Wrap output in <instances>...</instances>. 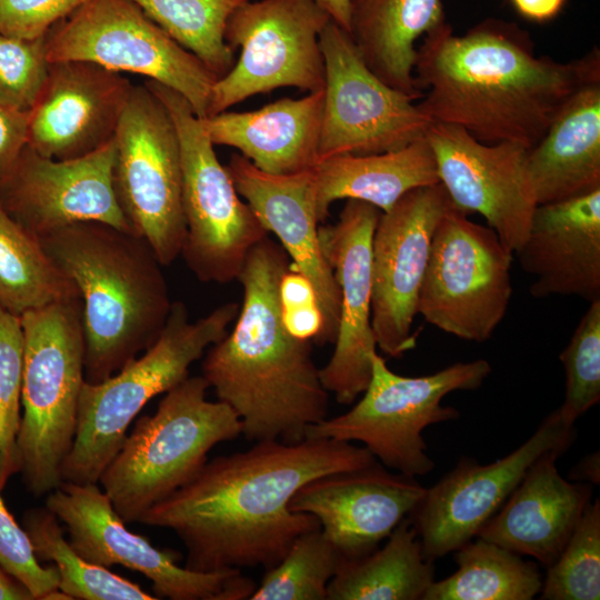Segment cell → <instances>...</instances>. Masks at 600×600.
I'll return each instance as SVG.
<instances>
[{
	"instance_id": "13",
	"label": "cell",
	"mask_w": 600,
	"mask_h": 600,
	"mask_svg": "<svg viewBox=\"0 0 600 600\" xmlns=\"http://www.w3.org/2000/svg\"><path fill=\"white\" fill-rule=\"evenodd\" d=\"M331 20L313 0H256L229 17L224 39L240 54L212 86L208 114L278 88L316 92L324 88L320 34Z\"/></svg>"
},
{
	"instance_id": "23",
	"label": "cell",
	"mask_w": 600,
	"mask_h": 600,
	"mask_svg": "<svg viewBox=\"0 0 600 600\" xmlns=\"http://www.w3.org/2000/svg\"><path fill=\"white\" fill-rule=\"evenodd\" d=\"M226 167L240 197L312 284L323 321L318 344L334 343L340 291L319 241L313 168L272 174L258 169L240 153H233Z\"/></svg>"
},
{
	"instance_id": "7",
	"label": "cell",
	"mask_w": 600,
	"mask_h": 600,
	"mask_svg": "<svg viewBox=\"0 0 600 600\" xmlns=\"http://www.w3.org/2000/svg\"><path fill=\"white\" fill-rule=\"evenodd\" d=\"M23 332L19 473L27 490L47 496L77 430L84 378L81 300L52 303L20 316Z\"/></svg>"
},
{
	"instance_id": "19",
	"label": "cell",
	"mask_w": 600,
	"mask_h": 600,
	"mask_svg": "<svg viewBox=\"0 0 600 600\" xmlns=\"http://www.w3.org/2000/svg\"><path fill=\"white\" fill-rule=\"evenodd\" d=\"M114 139L87 156L64 160L44 157L27 144L0 178V203L38 239L83 221L132 232L114 192Z\"/></svg>"
},
{
	"instance_id": "14",
	"label": "cell",
	"mask_w": 600,
	"mask_h": 600,
	"mask_svg": "<svg viewBox=\"0 0 600 600\" xmlns=\"http://www.w3.org/2000/svg\"><path fill=\"white\" fill-rule=\"evenodd\" d=\"M44 507L66 526L70 546L83 559L142 573L157 599L241 600L257 588L240 569L200 572L180 567L174 551L156 548L126 527L98 483L62 481L47 494Z\"/></svg>"
},
{
	"instance_id": "37",
	"label": "cell",
	"mask_w": 600,
	"mask_h": 600,
	"mask_svg": "<svg viewBox=\"0 0 600 600\" xmlns=\"http://www.w3.org/2000/svg\"><path fill=\"white\" fill-rule=\"evenodd\" d=\"M23 332L21 320L0 306V491L19 473Z\"/></svg>"
},
{
	"instance_id": "21",
	"label": "cell",
	"mask_w": 600,
	"mask_h": 600,
	"mask_svg": "<svg viewBox=\"0 0 600 600\" xmlns=\"http://www.w3.org/2000/svg\"><path fill=\"white\" fill-rule=\"evenodd\" d=\"M426 490L414 477L389 471L377 460L308 481L289 506L294 512L314 516L343 560H354L379 548L413 512Z\"/></svg>"
},
{
	"instance_id": "3",
	"label": "cell",
	"mask_w": 600,
	"mask_h": 600,
	"mask_svg": "<svg viewBox=\"0 0 600 600\" xmlns=\"http://www.w3.org/2000/svg\"><path fill=\"white\" fill-rule=\"evenodd\" d=\"M290 262L269 236L250 249L237 279L243 299L236 323L202 361V377L249 441L300 442L328 413L312 341L294 338L283 322L279 289Z\"/></svg>"
},
{
	"instance_id": "38",
	"label": "cell",
	"mask_w": 600,
	"mask_h": 600,
	"mask_svg": "<svg viewBox=\"0 0 600 600\" xmlns=\"http://www.w3.org/2000/svg\"><path fill=\"white\" fill-rule=\"evenodd\" d=\"M559 359L566 372V393L556 411L562 421L574 426L600 401V300L589 303Z\"/></svg>"
},
{
	"instance_id": "45",
	"label": "cell",
	"mask_w": 600,
	"mask_h": 600,
	"mask_svg": "<svg viewBox=\"0 0 600 600\" xmlns=\"http://www.w3.org/2000/svg\"><path fill=\"white\" fill-rule=\"evenodd\" d=\"M0 600H34L30 590L0 566Z\"/></svg>"
},
{
	"instance_id": "42",
	"label": "cell",
	"mask_w": 600,
	"mask_h": 600,
	"mask_svg": "<svg viewBox=\"0 0 600 600\" xmlns=\"http://www.w3.org/2000/svg\"><path fill=\"white\" fill-rule=\"evenodd\" d=\"M29 111L0 101V178L16 162L28 144Z\"/></svg>"
},
{
	"instance_id": "31",
	"label": "cell",
	"mask_w": 600,
	"mask_h": 600,
	"mask_svg": "<svg viewBox=\"0 0 600 600\" xmlns=\"http://www.w3.org/2000/svg\"><path fill=\"white\" fill-rule=\"evenodd\" d=\"M453 551L457 570L433 581L422 600H530L543 580L536 563L484 539Z\"/></svg>"
},
{
	"instance_id": "12",
	"label": "cell",
	"mask_w": 600,
	"mask_h": 600,
	"mask_svg": "<svg viewBox=\"0 0 600 600\" xmlns=\"http://www.w3.org/2000/svg\"><path fill=\"white\" fill-rule=\"evenodd\" d=\"M113 139L120 209L130 230L169 266L186 234L180 143L170 113L144 83L133 87Z\"/></svg>"
},
{
	"instance_id": "6",
	"label": "cell",
	"mask_w": 600,
	"mask_h": 600,
	"mask_svg": "<svg viewBox=\"0 0 600 600\" xmlns=\"http://www.w3.org/2000/svg\"><path fill=\"white\" fill-rule=\"evenodd\" d=\"M202 376L167 391L153 414L140 417L99 482L126 523L139 522L154 504L193 479L218 443L242 432L234 410L207 399Z\"/></svg>"
},
{
	"instance_id": "22",
	"label": "cell",
	"mask_w": 600,
	"mask_h": 600,
	"mask_svg": "<svg viewBox=\"0 0 600 600\" xmlns=\"http://www.w3.org/2000/svg\"><path fill=\"white\" fill-rule=\"evenodd\" d=\"M133 87L122 73L93 62H49L29 110L28 146L58 160L100 149L113 139Z\"/></svg>"
},
{
	"instance_id": "36",
	"label": "cell",
	"mask_w": 600,
	"mask_h": 600,
	"mask_svg": "<svg viewBox=\"0 0 600 600\" xmlns=\"http://www.w3.org/2000/svg\"><path fill=\"white\" fill-rule=\"evenodd\" d=\"M543 600H599L600 501L590 502L559 557L547 567Z\"/></svg>"
},
{
	"instance_id": "15",
	"label": "cell",
	"mask_w": 600,
	"mask_h": 600,
	"mask_svg": "<svg viewBox=\"0 0 600 600\" xmlns=\"http://www.w3.org/2000/svg\"><path fill=\"white\" fill-rule=\"evenodd\" d=\"M320 47L326 78L319 161L398 150L424 138L431 121L417 100L377 77L344 29L330 20Z\"/></svg>"
},
{
	"instance_id": "8",
	"label": "cell",
	"mask_w": 600,
	"mask_h": 600,
	"mask_svg": "<svg viewBox=\"0 0 600 600\" xmlns=\"http://www.w3.org/2000/svg\"><path fill=\"white\" fill-rule=\"evenodd\" d=\"M372 374L362 398L347 412L324 418L308 428L306 438L358 441L388 469L419 477L434 468L422 437L434 423L456 420L459 411L442 406L454 391L479 389L492 371L486 359L457 362L421 377L390 370L377 352Z\"/></svg>"
},
{
	"instance_id": "27",
	"label": "cell",
	"mask_w": 600,
	"mask_h": 600,
	"mask_svg": "<svg viewBox=\"0 0 600 600\" xmlns=\"http://www.w3.org/2000/svg\"><path fill=\"white\" fill-rule=\"evenodd\" d=\"M527 166L538 204L600 189V73L567 100Z\"/></svg>"
},
{
	"instance_id": "16",
	"label": "cell",
	"mask_w": 600,
	"mask_h": 600,
	"mask_svg": "<svg viewBox=\"0 0 600 600\" xmlns=\"http://www.w3.org/2000/svg\"><path fill=\"white\" fill-rule=\"evenodd\" d=\"M574 439V428L554 410L519 448L492 463L461 459L426 493L411 521L428 561L453 552L477 537L501 508L527 470L544 453H564Z\"/></svg>"
},
{
	"instance_id": "30",
	"label": "cell",
	"mask_w": 600,
	"mask_h": 600,
	"mask_svg": "<svg viewBox=\"0 0 600 600\" xmlns=\"http://www.w3.org/2000/svg\"><path fill=\"white\" fill-rule=\"evenodd\" d=\"M434 581L411 519H403L382 548L343 560L327 588V600H422Z\"/></svg>"
},
{
	"instance_id": "20",
	"label": "cell",
	"mask_w": 600,
	"mask_h": 600,
	"mask_svg": "<svg viewBox=\"0 0 600 600\" xmlns=\"http://www.w3.org/2000/svg\"><path fill=\"white\" fill-rule=\"evenodd\" d=\"M380 213L370 203L349 199L334 224L319 227L321 250L340 291L334 350L319 373L341 404L362 394L372 374L377 342L371 326V247Z\"/></svg>"
},
{
	"instance_id": "46",
	"label": "cell",
	"mask_w": 600,
	"mask_h": 600,
	"mask_svg": "<svg viewBox=\"0 0 600 600\" xmlns=\"http://www.w3.org/2000/svg\"><path fill=\"white\" fill-rule=\"evenodd\" d=\"M328 12L331 20L348 33L350 31V7L349 0H313Z\"/></svg>"
},
{
	"instance_id": "18",
	"label": "cell",
	"mask_w": 600,
	"mask_h": 600,
	"mask_svg": "<svg viewBox=\"0 0 600 600\" xmlns=\"http://www.w3.org/2000/svg\"><path fill=\"white\" fill-rule=\"evenodd\" d=\"M439 182L456 208L481 214L512 253L528 237L538 206L529 176L528 148L483 143L464 129L431 122L426 131Z\"/></svg>"
},
{
	"instance_id": "17",
	"label": "cell",
	"mask_w": 600,
	"mask_h": 600,
	"mask_svg": "<svg viewBox=\"0 0 600 600\" xmlns=\"http://www.w3.org/2000/svg\"><path fill=\"white\" fill-rule=\"evenodd\" d=\"M452 204L438 182L407 192L379 216L371 247V326L377 347L392 358L417 346L412 324L433 233Z\"/></svg>"
},
{
	"instance_id": "26",
	"label": "cell",
	"mask_w": 600,
	"mask_h": 600,
	"mask_svg": "<svg viewBox=\"0 0 600 600\" xmlns=\"http://www.w3.org/2000/svg\"><path fill=\"white\" fill-rule=\"evenodd\" d=\"M323 90L281 98L259 109L223 111L200 118L214 146L239 150L258 169L272 174L307 171L319 161Z\"/></svg>"
},
{
	"instance_id": "32",
	"label": "cell",
	"mask_w": 600,
	"mask_h": 600,
	"mask_svg": "<svg viewBox=\"0 0 600 600\" xmlns=\"http://www.w3.org/2000/svg\"><path fill=\"white\" fill-rule=\"evenodd\" d=\"M80 299L73 282L56 266L40 240L0 203V306L16 316Z\"/></svg>"
},
{
	"instance_id": "1",
	"label": "cell",
	"mask_w": 600,
	"mask_h": 600,
	"mask_svg": "<svg viewBox=\"0 0 600 600\" xmlns=\"http://www.w3.org/2000/svg\"><path fill=\"white\" fill-rule=\"evenodd\" d=\"M376 461L367 448L348 441H258L247 451L207 461L139 522L172 530L187 548L190 570H268L300 534L321 528L314 516L290 509L293 494L317 477Z\"/></svg>"
},
{
	"instance_id": "2",
	"label": "cell",
	"mask_w": 600,
	"mask_h": 600,
	"mask_svg": "<svg viewBox=\"0 0 600 600\" xmlns=\"http://www.w3.org/2000/svg\"><path fill=\"white\" fill-rule=\"evenodd\" d=\"M600 73V51L560 62L534 51L517 24L484 20L464 34L442 22L417 48L420 110L431 122L464 129L480 142L530 149L572 93Z\"/></svg>"
},
{
	"instance_id": "35",
	"label": "cell",
	"mask_w": 600,
	"mask_h": 600,
	"mask_svg": "<svg viewBox=\"0 0 600 600\" xmlns=\"http://www.w3.org/2000/svg\"><path fill=\"white\" fill-rule=\"evenodd\" d=\"M343 558L320 529L300 534L284 557L266 570L250 600H326Z\"/></svg>"
},
{
	"instance_id": "4",
	"label": "cell",
	"mask_w": 600,
	"mask_h": 600,
	"mask_svg": "<svg viewBox=\"0 0 600 600\" xmlns=\"http://www.w3.org/2000/svg\"><path fill=\"white\" fill-rule=\"evenodd\" d=\"M39 240L79 292L84 378L101 382L162 331L172 306L163 266L143 238L102 222L72 223Z\"/></svg>"
},
{
	"instance_id": "24",
	"label": "cell",
	"mask_w": 600,
	"mask_h": 600,
	"mask_svg": "<svg viewBox=\"0 0 600 600\" xmlns=\"http://www.w3.org/2000/svg\"><path fill=\"white\" fill-rule=\"evenodd\" d=\"M514 253L521 269L534 277L529 289L534 298L600 300V189L538 204Z\"/></svg>"
},
{
	"instance_id": "5",
	"label": "cell",
	"mask_w": 600,
	"mask_h": 600,
	"mask_svg": "<svg viewBox=\"0 0 600 600\" xmlns=\"http://www.w3.org/2000/svg\"><path fill=\"white\" fill-rule=\"evenodd\" d=\"M239 309L228 302L191 322L186 304L172 302L162 331L141 356L101 382L84 381L62 481L98 483L143 407L189 377L190 366L227 333Z\"/></svg>"
},
{
	"instance_id": "33",
	"label": "cell",
	"mask_w": 600,
	"mask_h": 600,
	"mask_svg": "<svg viewBox=\"0 0 600 600\" xmlns=\"http://www.w3.org/2000/svg\"><path fill=\"white\" fill-rule=\"evenodd\" d=\"M22 528L38 560L49 561L58 572V588L72 600H156V596L83 559L64 537L58 518L46 507L24 512Z\"/></svg>"
},
{
	"instance_id": "41",
	"label": "cell",
	"mask_w": 600,
	"mask_h": 600,
	"mask_svg": "<svg viewBox=\"0 0 600 600\" xmlns=\"http://www.w3.org/2000/svg\"><path fill=\"white\" fill-rule=\"evenodd\" d=\"M88 0H0V32L37 39Z\"/></svg>"
},
{
	"instance_id": "10",
	"label": "cell",
	"mask_w": 600,
	"mask_h": 600,
	"mask_svg": "<svg viewBox=\"0 0 600 600\" xmlns=\"http://www.w3.org/2000/svg\"><path fill=\"white\" fill-rule=\"evenodd\" d=\"M49 62L81 60L134 73L179 92L208 114L218 77L131 0H88L46 34Z\"/></svg>"
},
{
	"instance_id": "29",
	"label": "cell",
	"mask_w": 600,
	"mask_h": 600,
	"mask_svg": "<svg viewBox=\"0 0 600 600\" xmlns=\"http://www.w3.org/2000/svg\"><path fill=\"white\" fill-rule=\"evenodd\" d=\"M353 42L370 70L416 100V41L446 21L441 0H349Z\"/></svg>"
},
{
	"instance_id": "9",
	"label": "cell",
	"mask_w": 600,
	"mask_h": 600,
	"mask_svg": "<svg viewBox=\"0 0 600 600\" xmlns=\"http://www.w3.org/2000/svg\"><path fill=\"white\" fill-rule=\"evenodd\" d=\"M144 84L167 108L179 137L186 226L180 256L200 281L229 283L238 279L250 249L269 232L240 198L186 98L152 80Z\"/></svg>"
},
{
	"instance_id": "39",
	"label": "cell",
	"mask_w": 600,
	"mask_h": 600,
	"mask_svg": "<svg viewBox=\"0 0 600 600\" xmlns=\"http://www.w3.org/2000/svg\"><path fill=\"white\" fill-rule=\"evenodd\" d=\"M49 67L46 36L22 39L0 32V101L29 111Z\"/></svg>"
},
{
	"instance_id": "25",
	"label": "cell",
	"mask_w": 600,
	"mask_h": 600,
	"mask_svg": "<svg viewBox=\"0 0 600 600\" xmlns=\"http://www.w3.org/2000/svg\"><path fill=\"white\" fill-rule=\"evenodd\" d=\"M560 451L541 456L477 537L549 567L561 553L590 503L592 484L558 471Z\"/></svg>"
},
{
	"instance_id": "28",
	"label": "cell",
	"mask_w": 600,
	"mask_h": 600,
	"mask_svg": "<svg viewBox=\"0 0 600 600\" xmlns=\"http://www.w3.org/2000/svg\"><path fill=\"white\" fill-rule=\"evenodd\" d=\"M313 173L320 222L337 200H359L386 212L407 192L439 182L426 137L382 153L330 157L319 161Z\"/></svg>"
},
{
	"instance_id": "44",
	"label": "cell",
	"mask_w": 600,
	"mask_h": 600,
	"mask_svg": "<svg viewBox=\"0 0 600 600\" xmlns=\"http://www.w3.org/2000/svg\"><path fill=\"white\" fill-rule=\"evenodd\" d=\"M570 479L577 482L599 484L600 482V454L592 452L582 458L571 470Z\"/></svg>"
},
{
	"instance_id": "11",
	"label": "cell",
	"mask_w": 600,
	"mask_h": 600,
	"mask_svg": "<svg viewBox=\"0 0 600 600\" xmlns=\"http://www.w3.org/2000/svg\"><path fill=\"white\" fill-rule=\"evenodd\" d=\"M512 256L493 229L452 204L433 233L417 314L459 339L489 340L511 300Z\"/></svg>"
},
{
	"instance_id": "34",
	"label": "cell",
	"mask_w": 600,
	"mask_h": 600,
	"mask_svg": "<svg viewBox=\"0 0 600 600\" xmlns=\"http://www.w3.org/2000/svg\"><path fill=\"white\" fill-rule=\"evenodd\" d=\"M218 78L234 64L224 39L231 13L248 0H131Z\"/></svg>"
},
{
	"instance_id": "43",
	"label": "cell",
	"mask_w": 600,
	"mask_h": 600,
	"mask_svg": "<svg viewBox=\"0 0 600 600\" xmlns=\"http://www.w3.org/2000/svg\"><path fill=\"white\" fill-rule=\"evenodd\" d=\"M567 0H510L514 10L527 20L547 22L556 18Z\"/></svg>"
},
{
	"instance_id": "40",
	"label": "cell",
	"mask_w": 600,
	"mask_h": 600,
	"mask_svg": "<svg viewBox=\"0 0 600 600\" xmlns=\"http://www.w3.org/2000/svg\"><path fill=\"white\" fill-rule=\"evenodd\" d=\"M0 491V566L22 582L34 600H42L58 588V572L53 564H40L24 529L8 510Z\"/></svg>"
}]
</instances>
